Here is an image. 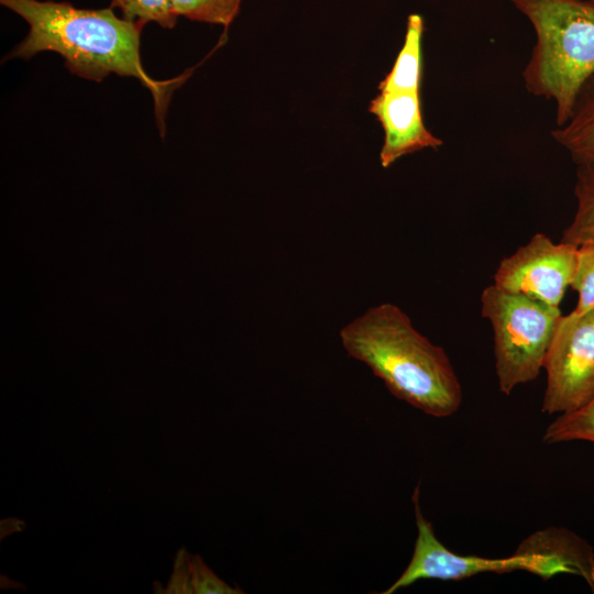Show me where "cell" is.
I'll return each mask as SVG.
<instances>
[{"instance_id":"obj_2","label":"cell","mask_w":594,"mask_h":594,"mask_svg":"<svg viewBox=\"0 0 594 594\" xmlns=\"http://www.w3.org/2000/svg\"><path fill=\"white\" fill-rule=\"evenodd\" d=\"M339 337L348 355L365 364L397 399L436 418L459 410L463 393L448 354L398 306L370 307L343 326Z\"/></svg>"},{"instance_id":"obj_3","label":"cell","mask_w":594,"mask_h":594,"mask_svg":"<svg viewBox=\"0 0 594 594\" xmlns=\"http://www.w3.org/2000/svg\"><path fill=\"white\" fill-rule=\"evenodd\" d=\"M419 485L413 494L417 538L411 559L400 576L383 594H393L421 580L462 581L482 573L526 571L549 580L558 574L580 576L594 593V551L586 540L565 528L538 530L505 558L460 554L436 536L419 503Z\"/></svg>"},{"instance_id":"obj_15","label":"cell","mask_w":594,"mask_h":594,"mask_svg":"<svg viewBox=\"0 0 594 594\" xmlns=\"http://www.w3.org/2000/svg\"><path fill=\"white\" fill-rule=\"evenodd\" d=\"M110 6L120 8L123 18L130 21L156 22L166 29H173L177 21L168 0H112Z\"/></svg>"},{"instance_id":"obj_8","label":"cell","mask_w":594,"mask_h":594,"mask_svg":"<svg viewBox=\"0 0 594 594\" xmlns=\"http://www.w3.org/2000/svg\"><path fill=\"white\" fill-rule=\"evenodd\" d=\"M369 111L381 122L384 142L380 152L382 167L424 148L438 150L442 141L425 125L420 92L380 91Z\"/></svg>"},{"instance_id":"obj_10","label":"cell","mask_w":594,"mask_h":594,"mask_svg":"<svg viewBox=\"0 0 594 594\" xmlns=\"http://www.w3.org/2000/svg\"><path fill=\"white\" fill-rule=\"evenodd\" d=\"M424 21L419 14H410L406 35L391 72L380 82L378 91L420 92L422 79Z\"/></svg>"},{"instance_id":"obj_14","label":"cell","mask_w":594,"mask_h":594,"mask_svg":"<svg viewBox=\"0 0 594 594\" xmlns=\"http://www.w3.org/2000/svg\"><path fill=\"white\" fill-rule=\"evenodd\" d=\"M570 287L578 294V302L572 311L580 314L594 309V242L579 245Z\"/></svg>"},{"instance_id":"obj_5","label":"cell","mask_w":594,"mask_h":594,"mask_svg":"<svg viewBox=\"0 0 594 594\" xmlns=\"http://www.w3.org/2000/svg\"><path fill=\"white\" fill-rule=\"evenodd\" d=\"M481 314L493 329L498 389L510 395L539 376L561 310L493 284L482 292Z\"/></svg>"},{"instance_id":"obj_16","label":"cell","mask_w":594,"mask_h":594,"mask_svg":"<svg viewBox=\"0 0 594 594\" xmlns=\"http://www.w3.org/2000/svg\"><path fill=\"white\" fill-rule=\"evenodd\" d=\"M189 578L193 593L196 594H239L243 591L233 587L218 578L200 556L188 553Z\"/></svg>"},{"instance_id":"obj_18","label":"cell","mask_w":594,"mask_h":594,"mask_svg":"<svg viewBox=\"0 0 594 594\" xmlns=\"http://www.w3.org/2000/svg\"><path fill=\"white\" fill-rule=\"evenodd\" d=\"M592 1H594V0H592Z\"/></svg>"},{"instance_id":"obj_13","label":"cell","mask_w":594,"mask_h":594,"mask_svg":"<svg viewBox=\"0 0 594 594\" xmlns=\"http://www.w3.org/2000/svg\"><path fill=\"white\" fill-rule=\"evenodd\" d=\"M172 12L187 19L228 26L239 12L240 0H168Z\"/></svg>"},{"instance_id":"obj_9","label":"cell","mask_w":594,"mask_h":594,"mask_svg":"<svg viewBox=\"0 0 594 594\" xmlns=\"http://www.w3.org/2000/svg\"><path fill=\"white\" fill-rule=\"evenodd\" d=\"M552 138L575 164L594 157V75L582 87L568 121L552 131Z\"/></svg>"},{"instance_id":"obj_4","label":"cell","mask_w":594,"mask_h":594,"mask_svg":"<svg viewBox=\"0 0 594 594\" xmlns=\"http://www.w3.org/2000/svg\"><path fill=\"white\" fill-rule=\"evenodd\" d=\"M508 1L529 19L537 36L522 72L525 87L556 102V127L562 125L594 75V1Z\"/></svg>"},{"instance_id":"obj_11","label":"cell","mask_w":594,"mask_h":594,"mask_svg":"<svg viewBox=\"0 0 594 594\" xmlns=\"http://www.w3.org/2000/svg\"><path fill=\"white\" fill-rule=\"evenodd\" d=\"M574 196L576 209L560 241L579 246L594 242V157L576 164Z\"/></svg>"},{"instance_id":"obj_12","label":"cell","mask_w":594,"mask_h":594,"mask_svg":"<svg viewBox=\"0 0 594 594\" xmlns=\"http://www.w3.org/2000/svg\"><path fill=\"white\" fill-rule=\"evenodd\" d=\"M542 441L547 444L569 441L594 443V397L578 409L557 415L546 428Z\"/></svg>"},{"instance_id":"obj_1","label":"cell","mask_w":594,"mask_h":594,"mask_svg":"<svg viewBox=\"0 0 594 594\" xmlns=\"http://www.w3.org/2000/svg\"><path fill=\"white\" fill-rule=\"evenodd\" d=\"M0 3L22 16L30 26L9 58L28 59L40 52L52 51L64 58L72 74L85 79L101 81L111 73L134 77L151 91L164 134L166 108L182 80L161 81L145 72L140 54L145 23L118 18L111 6L80 9L69 2L52 0H0Z\"/></svg>"},{"instance_id":"obj_6","label":"cell","mask_w":594,"mask_h":594,"mask_svg":"<svg viewBox=\"0 0 594 594\" xmlns=\"http://www.w3.org/2000/svg\"><path fill=\"white\" fill-rule=\"evenodd\" d=\"M543 370V414L569 413L594 397V309L560 317Z\"/></svg>"},{"instance_id":"obj_17","label":"cell","mask_w":594,"mask_h":594,"mask_svg":"<svg viewBox=\"0 0 594 594\" xmlns=\"http://www.w3.org/2000/svg\"><path fill=\"white\" fill-rule=\"evenodd\" d=\"M164 593H193L189 578L188 552L182 549L176 557L173 574Z\"/></svg>"},{"instance_id":"obj_7","label":"cell","mask_w":594,"mask_h":594,"mask_svg":"<svg viewBox=\"0 0 594 594\" xmlns=\"http://www.w3.org/2000/svg\"><path fill=\"white\" fill-rule=\"evenodd\" d=\"M578 248L562 241L554 243L546 234L536 233L499 262L494 285L559 307L575 273Z\"/></svg>"}]
</instances>
